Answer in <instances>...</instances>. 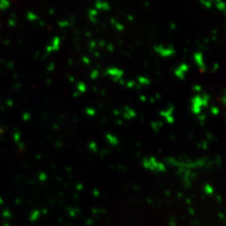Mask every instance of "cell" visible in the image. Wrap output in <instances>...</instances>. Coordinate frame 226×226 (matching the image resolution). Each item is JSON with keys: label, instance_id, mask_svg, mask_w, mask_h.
Here are the masks:
<instances>
[{"label": "cell", "instance_id": "cell-1", "mask_svg": "<svg viewBox=\"0 0 226 226\" xmlns=\"http://www.w3.org/2000/svg\"><path fill=\"white\" fill-rule=\"evenodd\" d=\"M10 7V3L8 1H0V10H5Z\"/></svg>", "mask_w": 226, "mask_h": 226}, {"label": "cell", "instance_id": "cell-2", "mask_svg": "<svg viewBox=\"0 0 226 226\" xmlns=\"http://www.w3.org/2000/svg\"><path fill=\"white\" fill-rule=\"evenodd\" d=\"M27 17H28V19H31V20L37 19V15H35V14H33V13H28Z\"/></svg>", "mask_w": 226, "mask_h": 226}]
</instances>
